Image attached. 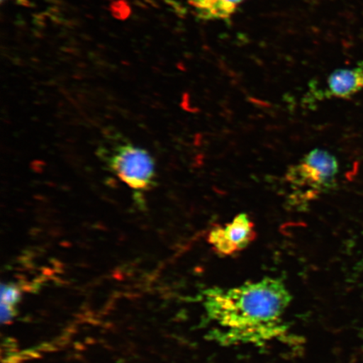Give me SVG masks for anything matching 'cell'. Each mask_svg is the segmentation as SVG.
<instances>
[{
	"label": "cell",
	"mask_w": 363,
	"mask_h": 363,
	"mask_svg": "<svg viewBox=\"0 0 363 363\" xmlns=\"http://www.w3.org/2000/svg\"><path fill=\"white\" fill-rule=\"evenodd\" d=\"M291 299L283 281L274 278L208 289L203 292L202 303L214 325L210 337L225 346L284 342L289 325L284 315Z\"/></svg>",
	"instance_id": "6da1fadb"
},
{
	"label": "cell",
	"mask_w": 363,
	"mask_h": 363,
	"mask_svg": "<svg viewBox=\"0 0 363 363\" xmlns=\"http://www.w3.org/2000/svg\"><path fill=\"white\" fill-rule=\"evenodd\" d=\"M338 172V162L333 154L314 149L289 169L286 179L294 189H303V196L311 199L335 188Z\"/></svg>",
	"instance_id": "7a4b0ae2"
},
{
	"label": "cell",
	"mask_w": 363,
	"mask_h": 363,
	"mask_svg": "<svg viewBox=\"0 0 363 363\" xmlns=\"http://www.w3.org/2000/svg\"><path fill=\"white\" fill-rule=\"evenodd\" d=\"M111 169L135 194H142L153 187L156 167L146 150L133 144L118 147L110 158Z\"/></svg>",
	"instance_id": "3957f363"
},
{
	"label": "cell",
	"mask_w": 363,
	"mask_h": 363,
	"mask_svg": "<svg viewBox=\"0 0 363 363\" xmlns=\"http://www.w3.org/2000/svg\"><path fill=\"white\" fill-rule=\"evenodd\" d=\"M256 237L255 225L242 213L225 226L214 227L208 233V242L218 255L228 257L247 248Z\"/></svg>",
	"instance_id": "277c9868"
},
{
	"label": "cell",
	"mask_w": 363,
	"mask_h": 363,
	"mask_svg": "<svg viewBox=\"0 0 363 363\" xmlns=\"http://www.w3.org/2000/svg\"><path fill=\"white\" fill-rule=\"evenodd\" d=\"M363 89V62L358 67L342 68L333 72L323 91L316 92L320 99L325 98L350 99Z\"/></svg>",
	"instance_id": "5b68a950"
},
{
	"label": "cell",
	"mask_w": 363,
	"mask_h": 363,
	"mask_svg": "<svg viewBox=\"0 0 363 363\" xmlns=\"http://www.w3.org/2000/svg\"><path fill=\"white\" fill-rule=\"evenodd\" d=\"M247 0H189L199 19L225 21L237 12Z\"/></svg>",
	"instance_id": "8992f818"
},
{
	"label": "cell",
	"mask_w": 363,
	"mask_h": 363,
	"mask_svg": "<svg viewBox=\"0 0 363 363\" xmlns=\"http://www.w3.org/2000/svg\"><path fill=\"white\" fill-rule=\"evenodd\" d=\"M21 301V289L15 284H3L1 288V321L8 323L16 315V306Z\"/></svg>",
	"instance_id": "52a82bcc"
},
{
	"label": "cell",
	"mask_w": 363,
	"mask_h": 363,
	"mask_svg": "<svg viewBox=\"0 0 363 363\" xmlns=\"http://www.w3.org/2000/svg\"><path fill=\"white\" fill-rule=\"evenodd\" d=\"M6 1H8V0H1L2 3L6 2Z\"/></svg>",
	"instance_id": "ba28073f"
}]
</instances>
